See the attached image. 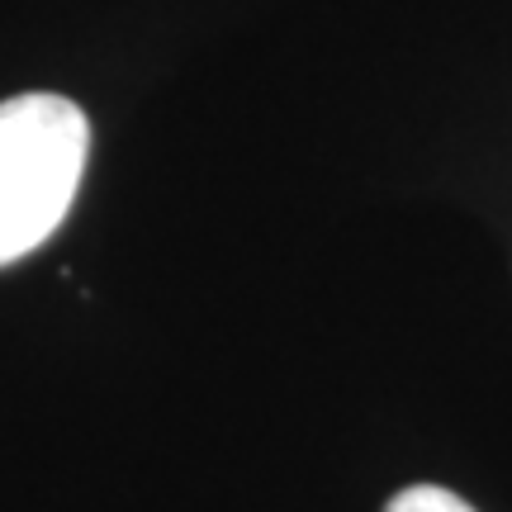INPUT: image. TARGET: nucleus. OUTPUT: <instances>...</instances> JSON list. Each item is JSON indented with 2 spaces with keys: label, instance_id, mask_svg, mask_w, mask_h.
Wrapping results in <instances>:
<instances>
[{
  "label": "nucleus",
  "instance_id": "1",
  "mask_svg": "<svg viewBox=\"0 0 512 512\" xmlns=\"http://www.w3.org/2000/svg\"><path fill=\"white\" fill-rule=\"evenodd\" d=\"M91 152V124L62 95L0 105V266L38 252L72 214Z\"/></svg>",
  "mask_w": 512,
  "mask_h": 512
},
{
  "label": "nucleus",
  "instance_id": "2",
  "mask_svg": "<svg viewBox=\"0 0 512 512\" xmlns=\"http://www.w3.org/2000/svg\"><path fill=\"white\" fill-rule=\"evenodd\" d=\"M384 512H475L460 494L451 489H437V484H413V489H403L394 503Z\"/></svg>",
  "mask_w": 512,
  "mask_h": 512
}]
</instances>
